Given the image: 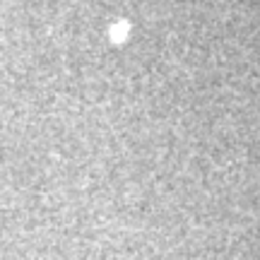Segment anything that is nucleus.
Wrapping results in <instances>:
<instances>
[{
    "instance_id": "nucleus-1",
    "label": "nucleus",
    "mask_w": 260,
    "mask_h": 260,
    "mask_svg": "<svg viewBox=\"0 0 260 260\" xmlns=\"http://www.w3.org/2000/svg\"><path fill=\"white\" fill-rule=\"evenodd\" d=\"M128 31H130L128 22H118V24H116V27L111 29V37L116 39V41H123V39L128 37Z\"/></svg>"
}]
</instances>
